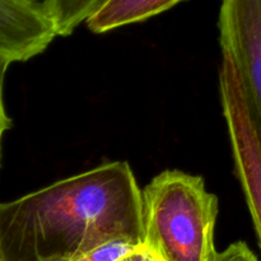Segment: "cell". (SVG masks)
<instances>
[{
  "label": "cell",
  "instance_id": "6da1fadb",
  "mask_svg": "<svg viewBox=\"0 0 261 261\" xmlns=\"http://www.w3.org/2000/svg\"><path fill=\"white\" fill-rule=\"evenodd\" d=\"M115 240L143 244L140 189L124 161L0 203L2 261H74Z\"/></svg>",
  "mask_w": 261,
  "mask_h": 261
},
{
  "label": "cell",
  "instance_id": "7a4b0ae2",
  "mask_svg": "<svg viewBox=\"0 0 261 261\" xmlns=\"http://www.w3.org/2000/svg\"><path fill=\"white\" fill-rule=\"evenodd\" d=\"M143 244L166 261H209L214 254L218 198L204 178L167 170L140 190Z\"/></svg>",
  "mask_w": 261,
  "mask_h": 261
},
{
  "label": "cell",
  "instance_id": "3957f363",
  "mask_svg": "<svg viewBox=\"0 0 261 261\" xmlns=\"http://www.w3.org/2000/svg\"><path fill=\"white\" fill-rule=\"evenodd\" d=\"M219 93L234 173L241 185L261 250V138L231 60L222 55Z\"/></svg>",
  "mask_w": 261,
  "mask_h": 261
},
{
  "label": "cell",
  "instance_id": "277c9868",
  "mask_svg": "<svg viewBox=\"0 0 261 261\" xmlns=\"http://www.w3.org/2000/svg\"><path fill=\"white\" fill-rule=\"evenodd\" d=\"M218 28L261 138V0H221Z\"/></svg>",
  "mask_w": 261,
  "mask_h": 261
},
{
  "label": "cell",
  "instance_id": "5b68a950",
  "mask_svg": "<svg viewBox=\"0 0 261 261\" xmlns=\"http://www.w3.org/2000/svg\"><path fill=\"white\" fill-rule=\"evenodd\" d=\"M56 33L40 2L0 0V58L27 61L48 47Z\"/></svg>",
  "mask_w": 261,
  "mask_h": 261
},
{
  "label": "cell",
  "instance_id": "8992f818",
  "mask_svg": "<svg viewBox=\"0 0 261 261\" xmlns=\"http://www.w3.org/2000/svg\"><path fill=\"white\" fill-rule=\"evenodd\" d=\"M181 2L185 0H106L86 23L93 33H105L149 19Z\"/></svg>",
  "mask_w": 261,
  "mask_h": 261
},
{
  "label": "cell",
  "instance_id": "52a82bcc",
  "mask_svg": "<svg viewBox=\"0 0 261 261\" xmlns=\"http://www.w3.org/2000/svg\"><path fill=\"white\" fill-rule=\"evenodd\" d=\"M106 0H42L43 12L53 24L56 36L71 35L75 28L87 22Z\"/></svg>",
  "mask_w": 261,
  "mask_h": 261
},
{
  "label": "cell",
  "instance_id": "ba28073f",
  "mask_svg": "<svg viewBox=\"0 0 261 261\" xmlns=\"http://www.w3.org/2000/svg\"><path fill=\"white\" fill-rule=\"evenodd\" d=\"M138 245L140 244H134L127 240H115L91 250L74 261H116Z\"/></svg>",
  "mask_w": 261,
  "mask_h": 261
},
{
  "label": "cell",
  "instance_id": "9c48e42d",
  "mask_svg": "<svg viewBox=\"0 0 261 261\" xmlns=\"http://www.w3.org/2000/svg\"><path fill=\"white\" fill-rule=\"evenodd\" d=\"M209 261H259L245 242L239 241L229 245L223 251L218 252L212 256Z\"/></svg>",
  "mask_w": 261,
  "mask_h": 261
},
{
  "label": "cell",
  "instance_id": "30bf717a",
  "mask_svg": "<svg viewBox=\"0 0 261 261\" xmlns=\"http://www.w3.org/2000/svg\"><path fill=\"white\" fill-rule=\"evenodd\" d=\"M10 65L9 61L0 58V158H2V142L5 132L12 126V120L8 116L4 106V97H3V87H4L5 73L8 70V66Z\"/></svg>",
  "mask_w": 261,
  "mask_h": 261
},
{
  "label": "cell",
  "instance_id": "8fae6325",
  "mask_svg": "<svg viewBox=\"0 0 261 261\" xmlns=\"http://www.w3.org/2000/svg\"><path fill=\"white\" fill-rule=\"evenodd\" d=\"M116 261H166L155 250L145 244H140Z\"/></svg>",
  "mask_w": 261,
  "mask_h": 261
},
{
  "label": "cell",
  "instance_id": "7c38bea8",
  "mask_svg": "<svg viewBox=\"0 0 261 261\" xmlns=\"http://www.w3.org/2000/svg\"><path fill=\"white\" fill-rule=\"evenodd\" d=\"M31 2H38V0H31Z\"/></svg>",
  "mask_w": 261,
  "mask_h": 261
},
{
  "label": "cell",
  "instance_id": "4fadbf2b",
  "mask_svg": "<svg viewBox=\"0 0 261 261\" xmlns=\"http://www.w3.org/2000/svg\"><path fill=\"white\" fill-rule=\"evenodd\" d=\"M0 261H2V259H0Z\"/></svg>",
  "mask_w": 261,
  "mask_h": 261
}]
</instances>
